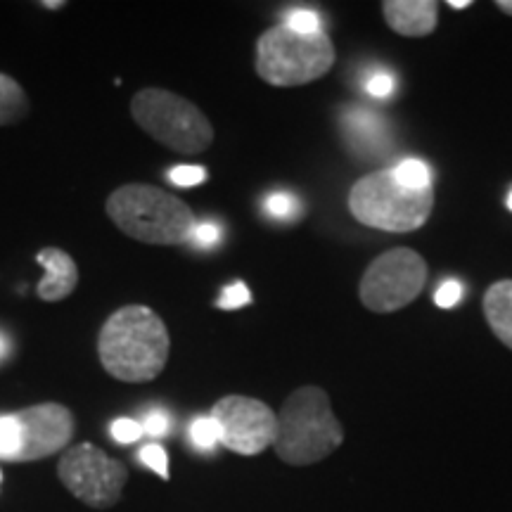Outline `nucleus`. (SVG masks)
<instances>
[{
  "instance_id": "nucleus-1",
  "label": "nucleus",
  "mask_w": 512,
  "mask_h": 512,
  "mask_svg": "<svg viewBox=\"0 0 512 512\" xmlns=\"http://www.w3.org/2000/svg\"><path fill=\"white\" fill-rule=\"evenodd\" d=\"M169 351V330L147 306H121L105 320L98 335L102 368L119 382H152L162 375Z\"/></svg>"
},
{
  "instance_id": "nucleus-2",
  "label": "nucleus",
  "mask_w": 512,
  "mask_h": 512,
  "mask_svg": "<svg viewBox=\"0 0 512 512\" xmlns=\"http://www.w3.org/2000/svg\"><path fill=\"white\" fill-rule=\"evenodd\" d=\"M107 216L143 245H185L197 226L192 209L178 197L147 183H126L107 197Z\"/></svg>"
},
{
  "instance_id": "nucleus-3",
  "label": "nucleus",
  "mask_w": 512,
  "mask_h": 512,
  "mask_svg": "<svg viewBox=\"0 0 512 512\" xmlns=\"http://www.w3.org/2000/svg\"><path fill=\"white\" fill-rule=\"evenodd\" d=\"M344 430L330 406V396L320 387H299L287 396L278 413V434L273 448L287 465L302 467L335 453Z\"/></svg>"
},
{
  "instance_id": "nucleus-4",
  "label": "nucleus",
  "mask_w": 512,
  "mask_h": 512,
  "mask_svg": "<svg viewBox=\"0 0 512 512\" xmlns=\"http://www.w3.org/2000/svg\"><path fill=\"white\" fill-rule=\"evenodd\" d=\"M434 207V185L408 188L396 178L394 169L363 176L349 192V209L363 226L387 233H413L430 219Z\"/></svg>"
},
{
  "instance_id": "nucleus-5",
  "label": "nucleus",
  "mask_w": 512,
  "mask_h": 512,
  "mask_svg": "<svg viewBox=\"0 0 512 512\" xmlns=\"http://www.w3.org/2000/svg\"><path fill=\"white\" fill-rule=\"evenodd\" d=\"M335 64V46L325 31L297 34L278 27L264 31L256 43V74L275 88H294L323 79Z\"/></svg>"
},
{
  "instance_id": "nucleus-6",
  "label": "nucleus",
  "mask_w": 512,
  "mask_h": 512,
  "mask_svg": "<svg viewBox=\"0 0 512 512\" xmlns=\"http://www.w3.org/2000/svg\"><path fill=\"white\" fill-rule=\"evenodd\" d=\"M131 117L150 138L178 155H202L214 143V126L195 102L166 88H143L133 95Z\"/></svg>"
},
{
  "instance_id": "nucleus-7",
  "label": "nucleus",
  "mask_w": 512,
  "mask_h": 512,
  "mask_svg": "<svg viewBox=\"0 0 512 512\" xmlns=\"http://www.w3.org/2000/svg\"><path fill=\"white\" fill-rule=\"evenodd\" d=\"M57 477L69 494L88 508L107 510L121 501L128 482L124 463L107 456L93 444H76L64 451L57 463Z\"/></svg>"
},
{
  "instance_id": "nucleus-8",
  "label": "nucleus",
  "mask_w": 512,
  "mask_h": 512,
  "mask_svg": "<svg viewBox=\"0 0 512 512\" xmlns=\"http://www.w3.org/2000/svg\"><path fill=\"white\" fill-rule=\"evenodd\" d=\"M427 264L418 252L408 247L389 249L377 256L363 273L358 294L366 309L392 313L408 306L425 290Z\"/></svg>"
},
{
  "instance_id": "nucleus-9",
  "label": "nucleus",
  "mask_w": 512,
  "mask_h": 512,
  "mask_svg": "<svg viewBox=\"0 0 512 512\" xmlns=\"http://www.w3.org/2000/svg\"><path fill=\"white\" fill-rule=\"evenodd\" d=\"M221 432V444L240 456H256L273 446L278 434V413L271 406L249 396L230 394L211 408Z\"/></svg>"
},
{
  "instance_id": "nucleus-10",
  "label": "nucleus",
  "mask_w": 512,
  "mask_h": 512,
  "mask_svg": "<svg viewBox=\"0 0 512 512\" xmlns=\"http://www.w3.org/2000/svg\"><path fill=\"white\" fill-rule=\"evenodd\" d=\"M22 446L17 463H31L60 453L74 439V415L62 403H36L15 413Z\"/></svg>"
},
{
  "instance_id": "nucleus-11",
  "label": "nucleus",
  "mask_w": 512,
  "mask_h": 512,
  "mask_svg": "<svg viewBox=\"0 0 512 512\" xmlns=\"http://www.w3.org/2000/svg\"><path fill=\"white\" fill-rule=\"evenodd\" d=\"M382 15L399 36H430L439 22V3L434 0H384Z\"/></svg>"
},
{
  "instance_id": "nucleus-12",
  "label": "nucleus",
  "mask_w": 512,
  "mask_h": 512,
  "mask_svg": "<svg viewBox=\"0 0 512 512\" xmlns=\"http://www.w3.org/2000/svg\"><path fill=\"white\" fill-rule=\"evenodd\" d=\"M36 261L46 268V275L36 287L38 299L43 302H62L79 285V266H76L74 256L67 254L64 249L46 247L36 254Z\"/></svg>"
},
{
  "instance_id": "nucleus-13",
  "label": "nucleus",
  "mask_w": 512,
  "mask_h": 512,
  "mask_svg": "<svg viewBox=\"0 0 512 512\" xmlns=\"http://www.w3.org/2000/svg\"><path fill=\"white\" fill-rule=\"evenodd\" d=\"M484 316L494 335L512 349V280H498L486 290Z\"/></svg>"
},
{
  "instance_id": "nucleus-14",
  "label": "nucleus",
  "mask_w": 512,
  "mask_h": 512,
  "mask_svg": "<svg viewBox=\"0 0 512 512\" xmlns=\"http://www.w3.org/2000/svg\"><path fill=\"white\" fill-rule=\"evenodd\" d=\"M344 126H347V133L351 143L370 147V150H380V143H384V126L382 121L375 117L373 112L368 110H349L344 114Z\"/></svg>"
},
{
  "instance_id": "nucleus-15",
  "label": "nucleus",
  "mask_w": 512,
  "mask_h": 512,
  "mask_svg": "<svg viewBox=\"0 0 512 512\" xmlns=\"http://www.w3.org/2000/svg\"><path fill=\"white\" fill-rule=\"evenodd\" d=\"M29 114V98L12 76L0 72V126H10Z\"/></svg>"
},
{
  "instance_id": "nucleus-16",
  "label": "nucleus",
  "mask_w": 512,
  "mask_h": 512,
  "mask_svg": "<svg viewBox=\"0 0 512 512\" xmlns=\"http://www.w3.org/2000/svg\"><path fill=\"white\" fill-rule=\"evenodd\" d=\"M394 174L408 188H430L432 185V169L420 159H403L401 164L394 166Z\"/></svg>"
},
{
  "instance_id": "nucleus-17",
  "label": "nucleus",
  "mask_w": 512,
  "mask_h": 512,
  "mask_svg": "<svg viewBox=\"0 0 512 512\" xmlns=\"http://www.w3.org/2000/svg\"><path fill=\"white\" fill-rule=\"evenodd\" d=\"M22 446V432H19L15 413L0 415V460H15Z\"/></svg>"
},
{
  "instance_id": "nucleus-18",
  "label": "nucleus",
  "mask_w": 512,
  "mask_h": 512,
  "mask_svg": "<svg viewBox=\"0 0 512 512\" xmlns=\"http://www.w3.org/2000/svg\"><path fill=\"white\" fill-rule=\"evenodd\" d=\"M190 441L192 446L200 448V451H211L216 444H221V432L216 420L211 418V415H202V418L192 420Z\"/></svg>"
},
{
  "instance_id": "nucleus-19",
  "label": "nucleus",
  "mask_w": 512,
  "mask_h": 512,
  "mask_svg": "<svg viewBox=\"0 0 512 512\" xmlns=\"http://www.w3.org/2000/svg\"><path fill=\"white\" fill-rule=\"evenodd\" d=\"M283 27L297 31V34H318V31H323V19L316 10L297 8L287 12Z\"/></svg>"
},
{
  "instance_id": "nucleus-20",
  "label": "nucleus",
  "mask_w": 512,
  "mask_h": 512,
  "mask_svg": "<svg viewBox=\"0 0 512 512\" xmlns=\"http://www.w3.org/2000/svg\"><path fill=\"white\" fill-rule=\"evenodd\" d=\"M264 209L273 219H294L302 211L299 202L292 195H287V192H275V195L268 197Z\"/></svg>"
},
{
  "instance_id": "nucleus-21",
  "label": "nucleus",
  "mask_w": 512,
  "mask_h": 512,
  "mask_svg": "<svg viewBox=\"0 0 512 512\" xmlns=\"http://www.w3.org/2000/svg\"><path fill=\"white\" fill-rule=\"evenodd\" d=\"M396 91V79L392 72H384V69H377V72L368 74L366 79V93L373 95L377 100H387L389 95Z\"/></svg>"
},
{
  "instance_id": "nucleus-22",
  "label": "nucleus",
  "mask_w": 512,
  "mask_h": 512,
  "mask_svg": "<svg viewBox=\"0 0 512 512\" xmlns=\"http://www.w3.org/2000/svg\"><path fill=\"white\" fill-rule=\"evenodd\" d=\"M221 235H223V228L216 221H197L195 230H192L190 242L200 249H211L214 245H219Z\"/></svg>"
},
{
  "instance_id": "nucleus-23",
  "label": "nucleus",
  "mask_w": 512,
  "mask_h": 512,
  "mask_svg": "<svg viewBox=\"0 0 512 512\" xmlns=\"http://www.w3.org/2000/svg\"><path fill=\"white\" fill-rule=\"evenodd\" d=\"M140 460L162 479H169V456H166V451L159 444H147L140 448Z\"/></svg>"
},
{
  "instance_id": "nucleus-24",
  "label": "nucleus",
  "mask_w": 512,
  "mask_h": 512,
  "mask_svg": "<svg viewBox=\"0 0 512 512\" xmlns=\"http://www.w3.org/2000/svg\"><path fill=\"white\" fill-rule=\"evenodd\" d=\"M252 302V292H249V287L245 283H233L230 287H226L221 294V299L216 302V306L223 311H233V309H240V306H247Z\"/></svg>"
},
{
  "instance_id": "nucleus-25",
  "label": "nucleus",
  "mask_w": 512,
  "mask_h": 512,
  "mask_svg": "<svg viewBox=\"0 0 512 512\" xmlns=\"http://www.w3.org/2000/svg\"><path fill=\"white\" fill-rule=\"evenodd\" d=\"M110 434H112L114 441H119V444H133V441H138L140 437H143L145 430H143V425H140L138 420L119 418V420L112 422Z\"/></svg>"
},
{
  "instance_id": "nucleus-26",
  "label": "nucleus",
  "mask_w": 512,
  "mask_h": 512,
  "mask_svg": "<svg viewBox=\"0 0 512 512\" xmlns=\"http://www.w3.org/2000/svg\"><path fill=\"white\" fill-rule=\"evenodd\" d=\"M171 183L181 185V188H192V185H200L207 181V169L202 166H176L169 171Z\"/></svg>"
},
{
  "instance_id": "nucleus-27",
  "label": "nucleus",
  "mask_w": 512,
  "mask_h": 512,
  "mask_svg": "<svg viewBox=\"0 0 512 512\" xmlns=\"http://www.w3.org/2000/svg\"><path fill=\"white\" fill-rule=\"evenodd\" d=\"M460 299H463V285L458 280H446L434 292V304L441 306V309H453Z\"/></svg>"
},
{
  "instance_id": "nucleus-28",
  "label": "nucleus",
  "mask_w": 512,
  "mask_h": 512,
  "mask_svg": "<svg viewBox=\"0 0 512 512\" xmlns=\"http://www.w3.org/2000/svg\"><path fill=\"white\" fill-rule=\"evenodd\" d=\"M143 430L150 434V437H166L171 430V415L166 411H152L147 413V418L143 422Z\"/></svg>"
},
{
  "instance_id": "nucleus-29",
  "label": "nucleus",
  "mask_w": 512,
  "mask_h": 512,
  "mask_svg": "<svg viewBox=\"0 0 512 512\" xmlns=\"http://www.w3.org/2000/svg\"><path fill=\"white\" fill-rule=\"evenodd\" d=\"M10 351H12V342H10V337H8V335H3V332H0V361H5V358L10 356Z\"/></svg>"
},
{
  "instance_id": "nucleus-30",
  "label": "nucleus",
  "mask_w": 512,
  "mask_h": 512,
  "mask_svg": "<svg viewBox=\"0 0 512 512\" xmlns=\"http://www.w3.org/2000/svg\"><path fill=\"white\" fill-rule=\"evenodd\" d=\"M496 8L501 10V12H505V15L512 17V0H498Z\"/></svg>"
},
{
  "instance_id": "nucleus-31",
  "label": "nucleus",
  "mask_w": 512,
  "mask_h": 512,
  "mask_svg": "<svg viewBox=\"0 0 512 512\" xmlns=\"http://www.w3.org/2000/svg\"><path fill=\"white\" fill-rule=\"evenodd\" d=\"M448 5H451L453 10H465V8H470L472 0H451V3H448Z\"/></svg>"
},
{
  "instance_id": "nucleus-32",
  "label": "nucleus",
  "mask_w": 512,
  "mask_h": 512,
  "mask_svg": "<svg viewBox=\"0 0 512 512\" xmlns=\"http://www.w3.org/2000/svg\"><path fill=\"white\" fill-rule=\"evenodd\" d=\"M43 8H50V10H57V8H62V0H50V3H41Z\"/></svg>"
},
{
  "instance_id": "nucleus-33",
  "label": "nucleus",
  "mask_w": 512,
  "mask_h": 512,
  "mask_svg": "<svg viewBox=\"0 0 512 512\" xmlns=\"http://www.w3.org/2000/svg\"><path fill=\"white\" fill-rule=\"evenodd\" d=\"M508 209L512 211V192H510V197H508Z\"/></svg>"
},
{
  "instance_id": "nucleus-34",
  "label": "nucleus",
  "mask_w": 512,
  "mask_h": 512,
  "mask_svg": "<svg viewBox=\"0 0 512 512\" xmlns=\"http://www.w3.org/2000/svg\"><path fill=\"white\" fill-rule=\"evenodd\" d=\"M0 479H3V472H0Z\"/></svg>"
}]
</instances>
